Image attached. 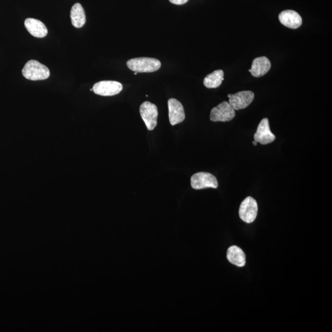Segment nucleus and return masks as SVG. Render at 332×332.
Instances as JSON below:
<instances>
[{
  "label": "nucleus",
  "instance_id": "nucleus-1",
  "mask_svg": "<svg viewBox=\"0 0 332 332\" xmlns=\"http://www.w3.org/2000/svg\"><path fill=\"white\" fill-rule=\"evenodd\" d=\"M127 66L132 72L152 73L158 71L161 67V63L155 58L138 57L129 60Z\"/></svg>",
  "mask_w": 332,
  "mask_h": 332
},
{
  "label": "nucleus",
  "instance_id": "nucleus-2",
  "mask_svg": "<svg viewBox=\"0 0 332 332\" xmlns=\"http://www.w3.org/2000/svg\"><path fill=\"white\" fill-rule=\"evenodd\" d=\"M22 73L25 78L32 81L46 79L50 75L48 68L35 60L27 61Z\"/></svg>",
  "mask_w": 332,
  "mask_h": 332
},
{
  "label": "nucleus",
  "instance_id": "nucleus-3",
  "mask_svg": "<svg viewBox=\"0 0 332 332\" xmlns=\"http://www.w3.org/2000/svg\"><path fill=\"white\" fill-rule=\"evenodd\" d=\"M191 185L193 189L202 190L208 188L217 189L218 184L214 175L209 172H201L194 174L191 178Z\"/></svg>",
  "mask_w": 332,
  "mask_h": 332
},
{
  "label": "nucleus",
  "instance_id": "nucleus-4",
  "mask_svg": "<svg viewBox=\"0 0 332 332\" xmlns=\"http://www.w3.org/2000/svg\"><path fill=\"white\" fill-rule=\"evenodd\" d=\"M258 214V204L251 196L246 198L240 205L239 215L242 221L247 223L254 222Z\"/></svg>",
  "mask_w": 332,
  "mask_h": 332
},
{
  "label": "nucleus",
  "instance_id": "nucleus-5",
  "mask_svg": "<svg viewBox=\"0 0 332 332\" xmlns=\"http://www.w3.org/2000/svg\"><path fill=\"white\" fill-rule=\"evenodd\" d=\"M140 113L148 130L153 131L157 125L158 108L150 101H144L140 107Z\"/></svg>",
  "mask_w": 332,
  "mask_h": 332
},
{
  "label": "nucleus",
  "instance_id": "nucleus-6",
  "mask_svg": "<svg viewBox=\"0 0 332 332\" xmlns=\"http://www.w3.org/2000/svg\"><path fill=\"white\" fill-rule=\"evenodd\" d=\"M235 116V110L225 101L212 109L210 119L213 122H227L232 121Z\"/></svg>",
  "mask_w": 332,
  "mask_h": 332
},
{
  "label": "nucleus",
  "instance_id": "nucleus-7",
  "mask_svg": "<svg viewBox=\"0 0 332 332\" xmlns=\"http://www.w3.org/2000/svg\"><path fill=\"white\" fill-rule=\"evenodd\" d=\"M122 89L121 83L115 81H99L95 83L92 88L95 94L101 96H113L120 93Z\"/></svg>",
  "mask_w": 332,
  "mask_h": 332
},
{
  "label": "nucleus",
  "instance_id": "nucleus-8",
  "mask_svg": "<svg viewBox=\"0 0 332 332\" xmlns=\"http://www.w3.org/2000/svg\"><path fill=\"white\" fill-rule=\"evenodd\" d=\"M229 103L235 110L244 109L252 102L254 99L255 94L250 91H244L237 92L235 94H229Z\"/></svg>",
  "mask_w": 332,
  "mask_h": 332
},
{
  "label": "nucleus",
  "instance_id": "nucleus-9",
  "mask_svg": "<svg viewBox=\"0 0 332 332\" xmlns=\"http://www.w3.org/2000/svg\"><path fill=\"white\" fill-rule=\"evenodd\" d=\"M254 140L261 144H269L276 140L275 135L270 130L268 119L261 120L254 134Z\"/></svg>",
  "mask_w": 332,
  "mask_h": 332
},
{
  "label": "nucleus",
  "instance_id": "nucleus-10",
  "mask_svg": "<svg viewBox=\"0 0 332 332\" xmlns=\"http://www.w3.org/2000/svg\"><path fill=\"white\" fill-rule=\"evenodd\" d=\"M169 118L172 126L182 122L185 118L184 108L179 101L175 98L168 100Z\"/></svg>",
  "mask_w": 332,
  "mask_h": 332
},
{
  "label": "nucleus",
  "instance_id": "nucleus-11",
  "mask_svg": "<svg viewBox=\"0 0 332 332\" xmlns=\"http://www.w3.org/2000/svg\"><path fill=\"white\" fill-rule=\"evenodd\" d=\"M279 20L283 26L292 29H297L302 24V18L297 12L285 10L279 15Z\"/></svg>",
  "mask_w": 332,
  "mask_h": 332
},
{
  "label": "nucleus",
  "instance_id": "nucleus-12",
  "mask_svg": "<svg viewBox=\"0 0 332 332\" xmlns=\"http://www.w3.org/2000/svg\"><path fill=\"white\" fill-rule=\"evenodd\" d=\"M24 24L28 32L36 38H44L48 35L47 27L39 20L33 18H28L25 20Z\"/></svg>",
  "mask_w": 332,
  "mask_h": 332
},
{
  "label": "nucleus",
  "instance_id": "nucleus-13",
  "mask_svg": "<svg viewBox=\"0 0 332 332\" xmlns=\"http://www.w3.org/2000/svg\"><path fill=\"white\" fill-rule=\"evenodd\" d=\"M272 67V64L266 57L255 58L252 63V68L249 70L252 75L256 78L263 76L269 72Z\"/></svg>",
  "mask_w": 332,
  "mask_h": 332
},
{
  "label": "nucleus",
  "instance_id": "nucleus-14",
  "mask_svg": "<svg viewBox=\"0 0 332 332\" xmlns=\"http://www.w3.org/2000/svg\"><path fill=\"white\" fill-rule=\"evenodd\" d=\"M226 257L231 263L238 267L244 266L246 263L245 253L238 246H231L227 249Z\"/></svg>",
  "mask_w": 332,
  "mask_h": 332
},
{
  "label": "nucleus",
  "instance_id": "nucleus-15",
  "mask_svg": "<svg viewBox=\"0 0 332 332\" xmlns=\"http://www.w3.org/2000/svg\"><path fill=\"white\" fill-rule=\"evenodd\" d=\"M71 20L73 26L76 28H81L86 23V14L84 9L79 3L73 6L70 12Z\"/></svg>",
  "mask_w": 332,
  "mask_h": 332
},
{
  "label": "nucleus",
  "instance_id": "nucleus-16",
  "mask_svg": "<svg viewBox=\"0 0 332 332\" xmlns=\"http://www.w3.org/2000/svg\"><path fill=\"white\" fill-rule=\"evenodd\" d=\"M223 79V71L221 70H217L206 76L204 79L203 83H204V85L207 88H217L221 85Z\"/></svg>",
  "mask_w": 332,
  "mask_h": 332
},
{
  "label": "nucleus",
  "instance_id": "nucleus-17",
  "mask_svg": "<svg viewBox=\"0 0 332 332\" xmlns=\"http://www.w3.org/2000/svg\"><path fill=\"white\" fill-rule=\"evenodd\" d=\"M172 4L177 5H181L185 4L189 0H169Z\"/></svg>",
  "mask_w": 332,
  "mask_h": 332
},
{
  "label": "nucleus",
  "instance_id": "nucleus-18",
  "mask_svg": "<svg viewBox=\"0 0 332 332\" xmlns=\"http://www.w3.org/2000/svg\"><path fill=\"white\" fill-rule=\"evenodd\" d=\"M252 143H253L254 146H257V141H254L253 142H252Z\"/></svg>",
  "mask_w": 332,
  "mask_h": 332
},
{
  "label": "nucleus",
  "instance_id": "nucleus-19",
  "mask_svg": "<svg viewBox=\"0 0 332 332\" xmlns=\"http://www.w3.org/2000/svg\"><path fill=\"white\" fill-rule=\"evenodd\" d=\"M137 73H138L137 72H134V75H137Z\"/></svg>",
  "mask_w": 332,
  "mask_h": 332
},
{
  "label": "nucleus",
  "instance_id": "nucleus-20",
  "mask_svg": "<svg viewBox=\"0 0 332 332\" xmlns=\"http://www.w3.org/2000/svg\"><path fill=\"white\" fill-rule=\"evenodd\" d=\"M90 91H93V89H92H92H90Z\"/></svg>",
  "mask_w": 332,
  "mask_h": 332
}]
</instances>
